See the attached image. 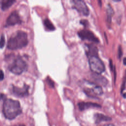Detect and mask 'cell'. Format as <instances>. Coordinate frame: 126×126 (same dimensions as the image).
Returning <instances> with one entry per match:
<instances>
[{
	"label": "cell",
	"instance_id": "15",
	"mask_svg": "<svg viewBox=\"0 0 126 126\" xmlns=\"http://www.w3.org/2000/svg\"><path fill=\"white\" fill-rule=\"evenodd\" d=\"M44 24L45 27L46 28V29L47 30H48L49 31H53L55 30V26L48 19H46L44 20Z\"/></svg>",
	"mask_w": 126,
	"mask_h": 126
},
{
	"label": "cell",
	"instance_id": "2",
	"mask_svg": "<svg viewBox=\"0 0 126 126\" xmlns=\"http://www.w3.org/2000/svg\"><path fill=\"white\" fill-rule=\"evenodd\" d=\"M28 43V35L24 31H19L9 39L7 47L9 50H14L25 47Z\"/></svg>",
	"mask_w": 126,
	"mask_h": 126
},
{
	"label": "cell",
	"instance_id": "25",
	"mask_svg": "<svg viewBox=\"0 0 126 126\" xmlns=\"http://www.w3.org/2000/svg\"><path fill=\"white\" fill-rule=\"evenodd\" d=\"M123 64L124 65L126 66V58H125L123 59Z\"/></svg>",
	"mask_w": 126,
	"mask_h": 126
},
{
	"label": "cell",
	"instance_id": "17",
	"mask_svg": "<svg viewBox=\"0 0 126 126\" xmlns=\"http://www.w3.org/2000/svg\"><path fill=\"white\" fill-rule=\"evenodd\" d=\"M126 85V71L125 72V75H124V79H123V81L122 84L121 88V92L122 93L123 92V91L125 89Z\"/></svg>",
	"mask_w": 126,
	"mask_h": 126
},
{
	"label": "cell",
	"instance_id": "24",
	"mask_svg": "<svg viewBox=\"0 0 126 126\" xmlns=\"http://www.w3.org/2000/svg\"><path fill=\"white\" fill-rule=\"evenodd\" d=\"M115 126L113 124H106V125H103V126Z\"/></svg>",
	"mask_w": 126,
	"mask_h": 126
},
{
	"label": "cell",
	"instance_id": "21",
	"mask_svg": "<svg viewBox=\"0 0 126 126\" xmlns=\"http://www.w3.org/2000/svg\"><path fill=\"white\" fill-rule=\"evenodd\" d=\"M80 22V23H81L82 25H84L85 27H86L87 25L88 24V21L86 20H85V19L81 20Z\"/></svg>",
	"mask_w": 126,
	"mask_h": 126
},
{
	"label": "cell",
	"instance_id": "6",
	"mask_svg": "<svg viewBox=\"0 0 126 126\" xmlns=\"http://www.w3.org/2000/svg\"><path fill=\"white\" fill-rule=\"evenodd\" d=\"M71 2L73 8L75 9L79 13L84 16L89 14V10L84 1L82 0H73Z\"/></svg>",
	"mask_w": 126,
	"mask_h": 126
},
{
	"label": "cell",
	"instance_id": "27",
	"mask_svg": "<svg viewBox=\"0 0 126 126\" xmlns=\"http://www.w3.org/2000/svg\"><path fill=\"white\" fill-rule=\"evenodd\" d=\"M123 97L124 98H126V93H124L123 94Z\"/></svg>",
	"mask_w": 126,
	"mask_h": 126
},
{
	"label": "cell",
	"instance_id": "14",
	"mask_svg": "<svg viewBox=\"0 0 126 126\" xmlns=\"http://www.w3.org/2000/svg\"><path fill=\"white\" fill-rule=\"evenodd\" d=\"M15 0H3L2 1V9L5 11L8 10L15 2Z\"/></svg>",
	"mask_w": 126,
	"mask_h": 126
},
{
	"label": "cell",
	"instance_id": "23",
	"mask_svg": "<svg viewBox=\"0 0 126 126\" xmlns=\"http://www.w3.org/2000/svg\"><path fill=\"white\" fill-rule=\"evenodd\" d=\"M109 63H110V69H111V71H113V69L114 68L113 67V62H112V61L110 59L109 60Z\"/></svg>",
	"mask_w": 126,
	"mask_h": 126
},
{
	"label": "cell",
	"instance_id": "20",
	"mask_svg": "<svg viewBox=\"0 0 126 126\" xmlns=\"http://www.w3.org/2000/svg\"><path fill=\"white\" fill-rule=\"evenodd\" d=\"M122 54H123V52H122V49L121 48V46H119V48H118V57H119V59L122 57Z\"/></svg>",
	"mask_w": 126,
	"mask_h": 126
},
{
	"label": "cell",
	"instance_id": "12",
	"mask_svg": "<svg viewBox=\"0 0 126 126\" xmlns=\"http://www.w3.org/2000/svg\"><path fill=\"white\" fill-rule=\"evenodd\" d=\"M94 119H95L96 123L98 124L103 121H109L111 120V118L110 117L99 113L94 115Z\"/></svg>",
	"mask_w": 126,
	"mask_h": 126
},
{
	"label": "cell",
	"instance_id": "13",
	"mask_svg": "<svg viewBox=\"0 0 126 126\" xmlns=\"http://www.w3.org/2000/svg\"><path fill=\"white\" fill-rule=\"evenodd\" d=\"M88 56L90 57L97 56L98 53V50L97 47L93 44H89L88 45Z\"/></svg>",
	"mask_w": 126,
	"mask_h": 126
},
{
	"label": "cell",
	"instance_id": "8",
	"mask_svg": "<svg viewBox=\"0 0 126 126\" xmlns=\"http://www.w3.org/2000/svg\"><path fill=\"white\" fill-rule=\"evenodd\" d=\"M29 87L26 84L22 88L16 86H13L12 93L15 96L20 98H23L28 96Z\"/></svg>",
	"mask_w": 126,
	"mask_h": 126
},
{
	"label": "cell",
	"instance_id": "26",
	"mask_svg": "<svg viewBox=\"0 0 126 126\" xmlns=\"http://www.w3.org/2000/svg\"><path fill=\"white\" fill-rule=\"evenodd\" d=\"M14 126H25L24 125H22V124H20V125H15Z\"/></svg>",
	"mask_w": 126,
	"mask_h": 126
},
{
	"label": "cell",
	"instance_id": "18",
	"mask_svg": "<svg viewBox=\"0 0 126 126\" xmlns=\"http://www.w3.org/2000/svg\"><path fill=\"white\" fill-rule=\"evenodd\" d=\"M5 38L4 35H2L0 39V48H3L5 45Z\"/></svg>",
	"mask_w": 126,
	"mask_h": 126
},
{
	"label": "cell",
	"instance_id": "7",
	"mask_svg": "<svg viewBox=\"0 0 126 126\" xmlns=\"http://www.w3.org/2000/svg\"><path fill=\"white\" fill-rule=\"evenodd\" d=\"M78 34L79 37L82 39L88 40L95 43H98L100 42L99 39L90 30L86 29L82 30L79 31Z\"/></svg>",
	"mask_w": 126,
	"mask_h": 126
},
{
	"label": "cell",
	"instance_id": "1",
	"mask_svg": "<svg viewBox=\"0 0 126 126\" xmlns=\"http://www.w3.org/2000/svg\"><path fill=\"white\" fill-rule=\"evenodd\" d=\"M3 111L5 117L9 120H12L22 112L19 101L8 99L4 101Z\"/></svg>",
	"mask_w": 126,
	"mask_h": 126
},
{
	"label": "cell",
	"instance_id": "4",
	"mask_svg": "<svg viewBox=\"0 0 126 126\" xmlns=\"http://www.w3.org/2000/svg\"><path fill=\"white\" fill-rule=\"evenodd\" d=\"M89 64L91 70L94 73L101 74L105 71V66L103 63L98 56L90 57Z\"/></svg>",
	"mask_w": 126,
	"mask_h": 126
},
{
	"label": "cell",
	"instance_id": "3",
	"mask_svg": "<svg viewBox=\"0 0 126 126\" xmlns=\"http://www.w3.org/2000/svg\"><path fill=\"white\" fill-rule=\"evenodd\" d=\"M10 56L12 61L8 66V69L10 72L16 75H20L27 71V63L20 56Z\"/></svg>",
	"mask_w": 126,
	"mask_h": 126
},
{
	"label": "cell",
	"instance_id": "10",
	"mask_svg": "<svg viewBox=\"0 0 126 126\" xmlns=\"http://www.w3.org/2000/svg\"><path fill=\"white\" fill-rule=\"evenodd\" d=\"M92 78L93 80L95 82V83L99 86H106L107 84V80L103 76L101 75V74H97L94 73L92 74Z\"/></svg>",
	"mask_w": 126,
	"mask_h": 126
},
{
	"label": "cell",
	"instance_id": "11",
	"mask_svg": "<svg viewBox=\"0 0 126 126\" xmlns=\"http://www.w3.org/2000/svg\"><path fill=\"white\" fill-rule=\"evenodd\" d=\"M79 109L81 111H83L86 109L91 108V107H101V106L97 103H93L91 102H79L78 104Z\"/></svg>",
	"mask_w": 126,
	"mask_h": 126
},
{
	"label": "cell",
	"instance_id": "16",
	"mask_svg": "<svg viewBox=\"0 0 126 126\" xmlns=\"http://www.w3.org/2000/svg\"><path fill=\"white\" fill-rule=\"evenodd\" d=\"M107 20L108 22L109 21L110 22H111V17L114 14V11L113 8H111V6H110V5H108L107 8Z\"/></svg>",
	"mask_w": 126,
	"mask_h": 126
},
{
	"label": "cell",
	"instance_id": "22",
	"mask_svg": "<svg viewBox=\"0 0 126 126\" xmlns=\"http://www.w3.org/2000/svg\"><path fill=\"white\" fill-rule=\"evenodd\" d=\"M4 79V73L2 70H0V81L3 80Z\"/></svg>",
	"mask_w": 126,
	"mask_h": 126
},
{
	"label": "cell",
	"instance_id": "19",
	"mask_svg": "<svg viewBox=\"0 0 126 126\" xmlns=\"http://www.w3.org/2000/svg\"><path fill=\"white\" fill-rule=\"evenodd\" d=\"M47 83L48 84V85L51 87H52V88H54V82L50 78H47Z\"/></svg>",
	"mask_w": 126,
	"mask_h": 126
},
{
	"label": "cell",
	"instance_id": "9",
	"mask_svg": "<svg viewBox=\"0 0 126 126\" xmlns=\"http://www.w3.org/2000/svg\"><path fill=\"white\" fill-rule=\"evenodd\" d=\"M21 20L17 11H14L8 17L6 21V24L8 26H13L16 24H20Z\"/></svg>",
	"mask_w": 126,
	"mask_h": 126
},
{
	"label": "cell",
	"instance_id": "5",
	"mask_svg": "<svg viewBox=\"0 0 126 126\" xmlns=\"http://www.w3.org/2000/svg\"><path fill=\"white\" fill-rule=\"evenodd\" d=\"M84 92L88 95L94 94V95H102L103 90L101 86L87 80H84L82 82Z\"/></svg>",
	"mask_w": 126,
	"mask_h": 126
}]
</instances>
